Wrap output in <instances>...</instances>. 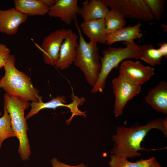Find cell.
Wrapping results in <instances>:
<instances>
[{"instance_id":"obj_1","label":"cell","mask_w":167,"mask_h":167,"mask_svg":"<svg viewBox=\"0 0 167 167\" xmlns=\"http://www.w3.org/2000/svg\"><path fill=\"white\" fill-rule=\"evenodd\" d=\"M152 129L161 131L165 137L167 136V118H155L146 124L142 125L139 123L133 124L130 127L118 126L116 133L112 136L114 143L110 152L117 156L127 159L140 156V150L147 151L166 149L167 148L147 149L142 147L141 143L148 132Z\"/></svg>"},{"instance_id":"obj_2","label":"cell","mask_w":167,"mask_h":167,"mask_svg":"<svg viewBox=\"0 0 167 167\" xmlns=\"http://www.w3.org/2000/svg\"><path fill=\"white\" fill-rule=\"evenodd\" d=\"M15 59L11 54L4 66L5 73L0 79V87L9 95L28 101L38 102L41 96L29 76L17 69Z\"/></svg>"},{"instance_id":"obj_3","label":"cell","mask_w":167,"mask_h":167,"mask_svg":"<svg viewBox=\"0 0 167 167\" xmlns=\"http://www.w3.org/2000/svg\"><path fill=\"white\" fill-rule=\"evenodd\" d=\"M4 101L3 106L10 115L12 129L19 141L18 152L22 161H27L31 152L27 134L29 128L24 111L30 103L28 101L11 96L6 93L4 95Z\"/></svg>"},{"instance_id":"obj_4","label":"cell","mask_w":167,"mask_h":167,"mask_svg":"<svg viewBox=\"0 0 167 167\" xmlns=\"http://www.w3.org/2000/svg\"><path fill=\"white\" fill-rule=\"evenodd\" d=\"M124 48L110 47L102 52L101 57V69L97 80L91 92L92 93L102 92L105 88L107 78L112 70L117 68L122 61L126 59H140V45L133 41L131 43L123 42Z\"/></svg>"},{"instance_id":"obj_5","label":"cell","mask_w":167,"mask_h":167,"mask_svg":"<svg viewBox=\"0 0 167 167\" xmlns=\"http://www.w3.org/2000/svg\"><path fill=\"white\" fill-rule=\"evenodd\" d=\"M79 34V40L76 48V54L73 62L84 73L88 83L93 88L95 84L101 69V56L96 42H86L75 19Z\"/></svg>"},{"instance_id":"obj_6","label":"cell","mask_w":167,"mask_h":167,"mask_svg":"<svg viewBox=\"0 0 167 167\" xmlns=\"http://www.w3.org/2000/svg\"><path fill=\"white\" fill-rule=\"evenodd\" d=\"M42 98V96H41L38 102H32V103L30 104L31 108L25 117L26 120L37 114L42 109H49L55 110L58 107H65L68 108L72 113L70 118L66 121V123L68 124L70 123L75 116H82L85 118L86 117L84 112H82L78 109L79 106L83 105L86 101V99L84 97L79 98L75 96L72 88L71 95V98L72 101L69 104H66V98L64 96L58 95L55 98L53 97L51 100L45 103L43 102Z\"/></svg>"},{"instance_id":"obj_7","label":"cell","mask_w":167,"mask_h":167,"mask_svg":"<svg viewBox=\"0 0 167 167\" xmlns=\"http://www.w3.org/2000/svg\"><path fill=\"white\" fill-rule=\"evenodd\" d=\"M108 7L121 14L125 18L148 21L153 19L143 0H101Z\"/></svg>"},{"instance_id":"obj_8","label":"cell","mask_w":167,"mask_h":167,"mask_svg":"<svg viewBox=\"0 0 167 167\" xmlns=\"http://www.w3.org/2000/svg\"><path fill=\"white\" fill-rule=\"evenodd\" d=\"M111 83L115 98L113 112L117 117L122 114L127 102L140 93L141 86L130 83L119 75Z\"/></svg>"},{"instance_id":"obj_9","label":"cell","mask_w":167,"mask_h":167,"mask_svg":"<svg viewBox=\"0 0 167 167\" xmlns=\"http://www.w3.org/2000/svg\"><path fill=\"white\" fill-rule=\"evenodd\" d=\"M119 72V75L128 82L141 86L153 76L154 68L145 66L139 61L128 59L122 62Z\"/></svg>"},{"instance_id":"obj_10","label":"cell","mask_w":167,"mask_h":167,"mask_svg":"<svg viewBox=\"0 0 167 167\" xmlns=\"http://www.w3.org/2000/svg\"><path fill=\"white\" fill-rule=\"evenodd\" d=\"M72 31L69 28L58 29L43 39L41 50L45 63L52 66L55 65L59 58L62 43Z\"/></svg>"},{"instance_id":"obj_11","label":"cell","mask_w":167,"mask_h":167,"mask_svg":"<svg viewBox=\"0 0 167 167\" xmlns=\"http://www.w3.org/2000/svg\"><path fill=\"white\" fill-rule=\"evenodd\" d=\"M78 2L77 0H56L55 4L49 8L48 14L50 17L59 18L62 21L69 25L79 14Z\"/></svg>"},{"instance_id":"obj_12","label":"cell","mask_w":167,"mask_h":167,"mask_svg":"<svg viewBox=\"0 0 167 167\" xmlns=\"http://www.w3.org/2000/svg\"><path fill=\"white\" fill-rule=\"evenodd\" d=\"M28 16L15 7L0 9V32L10 35L16 34L19 26L25 22Z\"/></svg>"},{"instance_id":"obj_13","label":"cell","mask_w":167,"mask_h":167,"mask_svg":"<svg viewBox=\"0 0 167 167\" xmlns=\"http://www.w3.org/2000/svg\"><path fill=\"white\" fill-rule=\"evenodd\" d=\"M78 36L72 30L61 45L58 59L55 66L61 70L68 68L73 62L76 54Z\"/></svg>"},{"instance_id":"obj_14","label":"cell","mask_w":167,"mask_h":167,"mask_svg":"<svg viewBox=\"0 0 167 167\" xmlns=\"http://www.w3.org/2000/svg\"><path fill=\"white\" fill-rule=\"evenodd\" d=\"M146 102L158 112L167 114V83L160 81L149 91L145 97Z\"/></svg>"},{"instance_id":"obj_15","label":"cell","mask_w":167,"mask_h":167,"mask_svg":"<svg viewBox=\"0 0 167 167\" xmlns=\"http://www.w3.org/2000/svg\"><path fill=\"white\" fill-rule=\"evenodd\" d=\"M83 33L92 41L105 44L107 34L104 18L84 21L80 25Z\"/></svg>"},{"instance_id":"obj_16","label":"cell","mask_w":167,"mask_h":167,"mask_svg":"<svg viewBox=\"0 0 167 167\" xmlns=\"http://www.w3.org/2000/svg\"><path fill=\"white\" fill-rule=\"evenodd\" d=\"M141 24L138 23L132 26L123 27L117 31L107 34L106 44L111 45L117 42L131 43L136 39H140L143 35L140 29Z\"/></svg>"},{"instance_id":"obj_17","label":"cell","mask_w":167,"mask_h":167,"mask_svg":"<svg viewBox=\"0 0 167 167\" xmlns=\"http://www.w3.org/2000/svg\"><path fill=\"white\" fill-rule=\"evenodd\" d=\"M80 8L79 14L84 21L105 18L109 10L101 0H87L83 2Z\"/></svg>"},{"instance_id":"obj_18","label":"cell","mask_w":167,"mask_h":167,"mask_svg":"<svg viewBox=\"0 0 167 167\" xmlns=\"http://www.w3.org/2000/svg\"><path fill=\"white\" fill-rule=\"evenodd\" d=\"M14 7L28 16H43L49 10L42 0H14Z\"/></svg>"},{"instance_id":"obj_19","label":"cell","mask_w":167,"mask_h":167,"mask_svg":"<svg viewBox=\"0 0 167 167\" xmlns=\"http://www.w3.org/2000/svg\"><path fill=\"white\" fill-rule=\"evenodd\" d=\"M155 158L153 157L148 159H141L135 162H131L125 157L112 154L108 164L109 167H147Z\"/></svg>"},{"instance_id":"obj_20","label":"cell","mask_w":167,"mask_h":167,"mask_svg":"<svg viewBox=\"0 0 167 167\" xmlns=\"http://www.w3.org/2000/svg\"><path fill=\"white\" fill-rule=\"evenodd\" d=\"M107 34L113 32L124 27L126 23L125 18L117 11L109 10L104 18Z\"/></svg>"},{"instance_id":"obj_21","label":"cell","mask_w":167,"mask_h":167,"mask_svg":"<svg viewBox=\"0 0 167 167\" xmlns=\"http://www.w3.org/2000/svg\"><path fill=\"white\" fill-rule=\"evenodd\" d=\"M140 59L154 66L161 64L163 57L158 49L151 44L140 45Z\"/></svg>"},{"instance_id":"obj_22","label":"cell","mask_w":167,"mask_h":167,"mask_svg":"<svg viewBox=\"0 0 167 167\" xmlns=\"http://www.w3.org/2000/svg\"><path fill=\"white\" fill-rule=\"evenodd\" d=\"M4 106V113L0 118V149L4 141L8 138L15 136L12 129L10 115Z\"/></svg>"},{"instance_id":"obj_23","label":"cell","mask_w":167,"mask_h":167,"mask_svg":"<svg viewBox=\"0 0 167 167\" xmlns=\"http://www.w3.org/2000/svg\"><path fill=\"white\" fill-rule=\"evenodd\" d=\"M148 7L153 19L157 20L161 19L164 11L166 1L164 0H143Z\"/></svg>"},{"instance_id":"obj_24","label":"cell","mask_w":167,"mask_h":167,"mask_svg":"<svg viewBox=\"0 0 167 167\" xmlns=\"http://www.w3.org/2000/svg\"><path fill=\"white\" fill-rule=\"evenodd\" d=\"M10 54V50L5 44L0 43V69L4 67Z\"/></svg>"},{"instance_id":"obj_25","label":"cell","mask_w":167,"mask_h":167,"mask_svg":"<svg viewBox=\"0 0 167 167\" xmlns=\"http://www.w3.org/2000/svg\"><path fill=\"white\" fill-rule=\"evenodd\" d=\"M52 167H88L83 163H81L76 165H71L66 164L58 160L55 157L53 158L50 161Z\"/></svg>"},{"instance_id":"obj_26","label":"cell","mask_w":167,"mask_h":167,"mask_svg":"<svg viewBox=\"0 0 167 167\" xmlns=\"http://www.w3.org/2000/svg\"><path fill=\"white\" fill-rule=\"evenodd\" d=\"M159 48L158 49L163 57L167 58V43L165 41L157 43Z\"/></svg>"},{"instance_id":"obj_27","label":"cell","mask_w":167,"mask_h":167,"mask_svg":"<svg viewBox=\"0 0 167 167\" xmlns=\"http://www.w3.org/2000/svg\"><path fill=\"white\" fill-rule=\"evenodd\" d=\"M44 3L49 8L54 5L56 0H42Z\"/></svg>"},{"instance_id":"obj_28","label":"cell","mask_w":167,"mask_h":167,"mask_svg":"<svg viewBox=\"0 0 167 167\" xmlns=\"http://www.w3.org/2000/svg\"><path fill=\"white\" fill-rule=\"evenodd\" d=\"M147 167H162L155 158L153 162Z\"/></svg>"},{"instance_id":"obj_29","label":"cell","mask_w":167,"mask_h":167,"mask_svg":"<svg viewBox=\"0 0 167 167\" xmlns=\"http://www.w3.org/2000/svg\"><path fill=\"white\" fill-rule=\"evenodd\" d=\"M2 115V113L0 111V115Z\"/></svg>"},{"instance_id":"obj_30","label":"cell","mask_w":167,"mask_h":167,"mask_svg":"<svg viewBox=\"0 0 167 167\" xmlns=\"http://www.w3.org/2000/svg\"></svg>"}]
</instances>
